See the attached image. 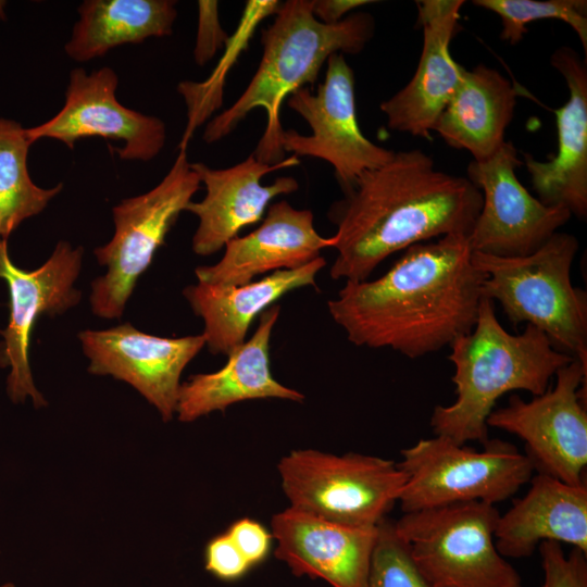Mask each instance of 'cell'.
<instances>
[{
    "instance_id": "484cf974",
    "label": "cell",
    "mask_w": 587,
    "mask_h": 587,
    "mask_svg": "<svg viewBox=\"0 0 587 587\" xmlns=\"http://www.w3.org/2000/svg\"><path fill=\"white\" fill-rule=\"evenodd\" d=\"M32 143L21 124L0 118V239L7 240L24 220L39 214L63 188L33 183L27 170Z\"/></svg>"
},
{
    "instance_id": "9a60e30c",
    "label": "cell",
    "mask_w": 587,
    "mask_h": 587,
    "mask_svg": "<svg viewBox=\"0 0 587 587\" xmlns=\"http://www.w3.org/2000/svg\"><path fill=\"white\" fill-rule=\"evenodd\" d=\"M89 359L88 372L132 385L157 408L162 420L176 413L180 376L205 346L203 335L167 338L138 330L129 323L78 334Z\"/></svg>"
},
{
    "instance_id": "4316f807",
    "label": "cell",
    "mask_w": 587,
    "mask_h": 587,
    "mask_svg": "<svg viewBox=\"0 0 587 587\" xmlns=\"http://www.w3.org/2000/svg\"><path fill=\"white\" fill-rule=\"evenodd\" d=\"M473 3L500 17V38L510 45L523 39L529 23L552 18L566 23L576 33L587 55L586 0H474Z\"/></svg>"
},
{
    "instance_id": "836d02e7",
    "label": "cell",
    "mask_w": 587,
    "mask_h": 587,
    "mask_svg": "<svg viewBox=\"0 0 587 587\" xmlns=\"http://www.w3.org/2000/svg\"><path fill=\"white\" fill-rule=\"evenodd\" d=\"M0 587H15L13 583L1 584Z\"/></svg>"
},
{
    "instance_id": "52a82bcc",
    "label": "cell",
    "mask_w": 587,
    "mask_h": 587,
    "mask_svg": "<svg viewBox=\"0 0 587 587\" xmlns=\"http://www.w3.org/2000/svg\"><path fill=\"white\" fill-rule=\"evenodd\" d=\"M482 451L445 436L421 439L401 450L407 482L398 502L403 513L459 502L496 504L529 483L535 466L527 454L499 439Z\"/></svg>"
},
{
    "instance_id": "d6986e66",
    "label": "cell",
    "mask_w": 587,
    "mask_h": 587,
    "mask_svg": "<svg viewBox=\"0 0 587 587\" xmlns=\"http://www.w3.org/2000/svg\"><path fill=\"white\" fill-rule=\"evenodd\" d=\"M333 246V237L316 232L312 211L280 200L268 207L258 228L229 240L217 263L198 266L195 274L202 284L245 285L255 276L307 265Z\"/></svg>"
},
{
    "instance_id": "277c9868",
    "label": "cell",
    "mask_w": 587,
    "mask_h": 587,
    "mask_svg": "<svg viewBox=\"0 0 587 587\" xmlns=\"http://www.w3.org/2000/svg\"><path fill=\"white\" fill-rule=\"evenodd\" d=\"M450 348L457 398L450 405L435 407L430 426L437 436L460 445H484L489 440L487 419L501 396L513 390L542 395L557 372L574 359L529 324L521 334L507 332L494 302L484 297L475 326Z\"/></svg>"
},
{
    "instance_id": "9c48e42d",
    "label": "cell",
    "mask_w": 587,
    "mask_h": 587,
    "mask_svg": "<svg viewBox=\"0 0 587 587\" xmlns=\"http://www.w3.org/2000/svg\"><path fill=\"white\" fill-rule=\"evenodd\" d=\"M201 182L191 168L186 148L163 179L146 193L116 204L112 239L95 249L98 263L107 267L103 276L91 283L90 305L102 319H120L138 278L152 263L157 250Z\"/></svg>"
},
{
    "instance_id": "2e32d148",
    "label": "cell",
    "mask_w": 587,
    "mask_h": 587,
    "mask_svg": "<svg viewBox=\"0 0 587 587\" xmlns=\"http://www.w3.org/2000/svg\"><path fill=\"white\" fill-rule=\"evenodd\" d=\"M298 164L296 155L270 165L257 160L253 153L227 168L190 163L205 188L204 198L199 202L190 201L185 209L199 218L192 237L193 252L213 254L238 237L242 228L261 222L274 198L299 188L297 179L291 176L278 177L270 185H262V178Z\"/></svg>"
},
{
    "instance_id": "f1b7e54d",
    "label": "cell",
    "mask_w": 587,
    "mask_h": 587,
    "mask_svg": "<svg viewBox=\"0 0 587 587\" xmlns=\"http://www.w3.org/2000/svg\"><path fill=\"white\" fill-rule=\"evenodd\" d=\"M544 580L541 587H587V553L572 548L565 554L560 542L542 541L538 546Z\"/></svg>"
},
{
    "instance_id": "4dcf8cb0",
    "label": "cell",
    "mask_w": 587,
    "mask_h": 587,
    "mask_svg": "<svg viewBox=\"0 0 587 587\" xmlns=\"http://www.w3.org/2000/svg\"><path fill=\"white\" fill-rule=\"evenodd\" d=\"M199 26L195 47V60L202 66L210 61L229 38L218 20L217 1H198Z\"/></svg>"
},
{
    "instance_id": "7a4b0ae2",
    "label": "cell",
    "mask_w": 587,
    "mask_h": 587,
    "mask_svg": "<svg viewBox=\"0 0 587 587\" xmlns=\"http://www.w3.org/2000/svg\"><path fill=\"white\" fill-rule=\"evenodd\" d=\"M344 195L328 216L337 227L330 277L346 282L369 279L385 259L411 246L470 236L483 204L467 177L438 170L421 149L395 151Z\"/></svg>"
},
{
    "instance_id": "1f68e13d",
    "label": "cell",
    "mask_w": 587,
    "mask_h": 587,
    "mask_svg": "<svg viewBox=\"0 0 587 587\" xmlns=\"http://www.w3.org/2000/svg\"><path fill=\"white\" fill-rule=\"evenodd\" d=\"M226 533L250 565L261 562L267 555L273 537L261 523L240 519Z\"/></svg>"
},
{
    "instance_id": "30bf717a",
    "label": "cell",
    "mask_w": 587,
    "mask_h": 587,
    "mask_svg": "<svg viewBox=\"0 0 587 587\" xmlns=\"http://www.w3.org/2000/svg\"><path fill=\"white\" fill-rule=\"evenodd\" d=\"M326 63L324 80L315 92L303 87L287 98L288 107L307 121L311 134L284 130L280 146L292 155L329 163L345 192L362 174L387 163L395 151L374 143L361 132L354 73L344 54L334 53Z\"/></svg>"
},
{
    "instance_id": "8fae6325",
    "label": "cell",
    "mask_w": 587,
    "mask_h": 587,
    "mask_svg": "<svg viewBox=\"0 0 587 587\" xmlns=\"http://www.w3.org/2000/svg\"><path fill=\"white\" fill-rule=\"evenodd\" d=\"M587 363L573 359L560 369L553 388L524 401L517 395L494 409L488 427L513 434L526 444L535 470L570 485H583L587 465V412L583 403Z\"/></svg>"
},
{
    "instance_id": "5b68a950",
    "label": "cell",
    "mask_w": 587,
    "mask_h": 587,
    "mask_svg": "<svg viewBox=\"0 0 587 587\" xmlns=\"http://www.w3.org/2000/svg\"><path fill=\"white\" fill-rule=\"evenodd\" d=\"M575 236L557 232L524 257L472 252L485 278L484 298L498 301L508 320L541 330L554 348L587 363V296L571 282Z\"/></svg>"
},
{
    "instance_id": "ba28073f",
    "label": "cell",
    "mask_w": 587,
    "mask_h": 587,
    "mask_svg": "<svg viewBox=\"0 0 587 587\" xmlns=\"http://www.w3.org/2000/svg\"><path fill=\"white\" fill-rule=\"evenodd\" d=\"M277 469L290 508L352 527H376L407 482L395 461L354 452L292 450Z\"/></svg>"
},
{
    "instance_id": "83f0119b",
    "label": "cell",
    "mask_w": 587,
    "mask_h": 587,
    "mask_svg": "<svg viewBox=\"0 0 587 587\" xmlns=\"http://www.w3.org/2000/svg\"><path fill=\"white\" fill-rule=\"evenodd\" d=\"M377 528L366 587H432L415 566L395 521L386 517Z\"/></svg>"
},
{
    "instance_id": "ac0fdd59",
    "label": "cell",
    "mask_w": 587,
    "mask_h": 587,
    "mask_svg": "<svg viewBox=\"0 0 587 587\" xmlns=\"http://www.w3.org/2000/svg\"><path fill=\"white\" fill-rule=\"evenodd\" d=\"M377 526H347L288 507L273 515L271 534L275 557L292 574L333 587H366Z\"/></svg>"
},
{
    "instance_id": "7c38bea8",
    "label": "cell",
    "mask_w": 587,
    "mask_h": 587,
    "mask_svg": "<svg viewBox=\"0 0 587 587\" xmlns=\"http://www.w3.org/2000/svg\"><path fill=\"white\" fill-rule=\"evenodd\" d=\"M84 249L67 241L58 242L50 258L38 268H18L9 258L5 239H0V278L7 282L10 294V320L0 330V366L11 367L7 390L13 402L30 397L34 405L47 404L37 390L28 361L30 336L42 314L53 316L76 305L80 291L74 287L83 261Z\"/></svg>"
},
{
    "instance_id": "5bb4252c",
    "label": "cell",
    "mask_w": 587,
    "mask_h": 587,
    "mask_svg": "<svg viewBox=\"0 0 587 587\" xmlns=\"http://www.w3.org/2000/svg\"><path fill=\"white\" fill-rule=\"evenodd\" d=\"M118 77L110 67L91 73L77 67L71 71L65 103L51 120L26 128L34 143L41 138L57 139L70 149L86 137L122 140L115 149L122 160L150 161L165 145L164 122L120 103L115 96Z\"/></svg>"
},
{
    "instance_id": "6da1fadb",
    "label": "cell",
    "mask_w": 587,
    "mask_h": 587,
    "mask_svg": "<svg viewBox=\"0 0 587 587\" xmlns=\"http://www.w3.org/2000/svg\"><path fill=\"white\" fill-rule=\"evenodd\" d=\"M472 252L462 234L411 246L380 277L346 282L328 312L355 346L436 352L476 324L485 275Z\"/></svg>"
},
{
    "instance_id": "d4e9b609",
    "label": "cell",
    "mask_w": 587,
    "mask_h": 587,
    "mask_svg": "<svg viewBox=\"0 0 587 587\" xmlns=\"http://www.w3.org/2000/svg\"><path fill=\"white\" fill-rule=\"evenodd\" d=\"M64 51L74 61L103 57L124 43L172 34L177 17L173 0H86Z\"/></svg>"
},
{
    "instance_id": "44dd1931",
    "label": "cell",
    "mask_w": 587,
    "mask_h": 587,
    "mask_svg": "<svg viewBox=\"0 0 587 587\" xmlns=\"http://www.w3.org/2000/svg\"><path fill=\"white\" fill-rule=\"evenodd\" d=\"M279 313L278 304L262 312L252 336L227 355L222 369L192 375L180 384L176 405L180 422H192L246 400L303 401V394L284 386L271 372L270 340Z\"/></svg>"
},
{
    "instance_id": "cb8c5ba5",
    "label": "cell",
    "mask_w": 587,
    "mask_h": 587,
    "mask_svg": "<svg viewBox=\"0 0 587 587\" xmlns=\"http://www.w3.org/2000/svg\"><path fill=\"white\" fill-rule=\"evenodd\" d=\"M516 96L512 83L499 71L484 64L465 68L433 132L448 146L470 152L474 161L486 160L505 141Z\"/></svg>"
},
{
    "instance_id": "3957f363",
    "label": "cell",
    "mask_w": 587,
    "mask_h": 587,
    "mask_svg": "<svg viewBox=\"0 0 587 587\" xmlns=\"http://www.w3.org/2000/svg\"><path fill=\"white\" fill-rule=\"evenodd\" d=\"M374 32L375 21L367 12H352L336 24H324L313 15L312 0L280 3L273 23L262 32L263 54L257 72L235 103L208 124L204 141L224 138L251 111L262 108L266 126L252 153L270 165L282 162L284 100L307 84L314 85L332 54L361 52Z\"/></svg>"
},
{
    "instance_id": "8992f818",
    "label": "cell",
    "mask_w": 587,
    "mask_h": 587,
    "mask_svg": "<svg viewBox=\"0 0 587 587\" xmlns=\"http://www.w3.org/2000/svg\"><path fill=\"white\" fill-rule=\"evenodd\" d=\"M499 516L494 504L459 502L403 513L395 527L432 587H523L497 550Z\"/></svg>"
},
{
    "instance_id": "e0dca14e",
    "label": "cell",
    "mask_w": 587,
    "mask_h": 587,
    "mask_svg": "<svg viewBox=\"0 0 587 587\" xmlns=\"http://www.w3.org/2000/svg\"><path fill=\"white\" fill-rule=\"evenodd\" d=\"M462 0L416 2L423 47L410 82L380 103L388 128L429 138L434 125L458 88L465 68L450 53L458 29Z\"/></svg>"
},
{
    "instance_id": "4fadbf2b",
    "label": "cell",
    "mask_w": 587,
    "mask_h": 587,
    "mask_svg": "<svg viewBox=\"0 0 587 587\" xmlns=\"http://www.w3.org/2000/svg\"><path fill=\"white\" fill-rule=\"evenodd\" d=\"M523 164L511 141L483 161H471L467 178L480 190L483 204L469 236L472 251L513 258L541 247L571 218L563 207H550L521 184Z\"/></svg>"
},
{
    "instance_id": "603a6c76",
    "label": "cell",
    "mask_w": 587,
    "mask_h": 587,
    "mask_svg": "<svg viewBox=\"0 0 587 587\" xmlns=\"http://www.w3.org/2000/svg\"><path fill=\"white\" fill-rule=\"evenodd\" d=\"M325 265V259L320 257L301 267L276 271L245 285L197 283L183 294L204 323L202 335L209 351L228 355L246 341L257 316L289 291L315 286V276Z\"/></svg>"
},
{
    "instance_id": "d6a6232c",
    "label": "cell",
    "mask_w": 587,
    "mask_h": 587,
    "mask_svg": "<svg viewBox=\"0 0 587 587\" xmlns=\"http://www.w3.org/2000/svg\"><path fill=\"white\" fill-rule=\"evenodd\" d=\"M371 0H312L315 18L324 24H336L355 9L374 3Z\"/></svg>"
},
{
    "instance_id": "f546056e",
    "label": "cell",
    "mask_w": 587,
    "mask_h": 587,
    "mask_svg": "<svg viewBox=\"0 0 587 587\" xmlns=\"http://www.w3.org/2000/svg\"><path fill=\"white\" fill-rule=\"evenodd\" d=\"M205 570L230 580L242 576L251 566L227 533L213 537L204 551Z\"/></svg>"
},
{
    "instance_id": "ffe728a7",
    "label": "cell",
    "mask_w": 587,
    "mask_h": 587,
    "mask_svg": "<svg viewBox=\"0 0 587 587\" xmlns=\"http://www.w3.org/2000/svg\"><path fill=\"white\" fill-rule=\"evenodd\" d=\"M551 65L562 75L569 100L554 111L558 150L553 158L538 161L524 153V164L538 200L563 207L572 215H587V63L571 47L558 48Z\"/></svg>"
},
{
    "instance_id": "7402d4cb",
    "label": "cell",
    "mask_w": 587,
    "mask_h": 587,
    "mask_svg": "<svg viewBox=\"0 0 587 587\" xmlns=\"http://www.w3.org/2000/svg\"><path fill=\"white\" fill-rule=\"evenodd\" d=\"M523 498L499 516L495 544L504 558L530 557L542 541L569 544L587 553V486L545 473L533 475Z\"/></svg>"
}]
</instances>
